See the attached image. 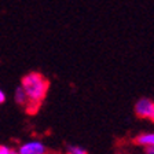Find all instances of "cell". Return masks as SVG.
<instances>
[{
  "instance_id": "1",
  "label": "cell",
  "mask_w": 154,
  "mask_h": 154,
  "mask_svg": "<svg viewBox=\"0 0 154 154\" xmlns=\"http://www.w3.org/2000/svg\"><path fill=\"white\" fill-rule=\"evenodd\" d=\"M21 87L25 91L26 98H28V103H26L25 109L29 113L37 112V109L40 107V105H42L43 100L47 96L48 87H50L48 80L42 73L30 72V73L25 74L22 77Z\"/></svg>"
},
{
  "instance_id": "2",
  "label": "cell",
  "mask_w": 154,
  "mask_h": 154,
  "mask_svg": "<svg viewBox=\"0 0 154 154\" xmlns=\"http://www.w3.org/2000/svg\"><path fill=\"white\" fill-rule=\"evenodd\" d=\"M18 154H48V149L42 140L38 139H30L21 143L17 147Z\"/></svg>"
},
{
  "instance_id": "3",
  "label": "cell",
  "mask_w": 154,
  "mask_h": 154,
  "mask_svg": "<svg viewBox=\"0 0 154 154\" xmlns=\"http://www.w3.org/2000/svg\"><path fill=\"white\" fill-rule=\"evenodd\" d=\"M154 109V102L149 98H140L138 102L135 103V114L138 116L139 119H150L151 113Z\"/></svg>"
},
{
  "instance_id": "4",
  "label": "cell",
  "mask_w": 154,
  "mask_h": 154,
  "mask_svg": "<svg viewBox=\"0 0 154 154\" xmlns=\"http://www.w3.org/2000/svg\"><path fill=\"white\" fill-rule=\"evenodd\" d=\"M135 143L142 147H149L154 144V131L151 132H143L135 138Z\"/></svg>"
},
{
  "instance_id": "5",
  "label": "cell",
  "mask_w": 154,
  "mask_h": 154,
  "mask_svg": "<svg viewBox=\"0 0 154 154\" xmlns=\"http://www.w3.org/2000/svg\"><path fill=\"white\" fill-rule=\"evenodd\" d=\"M14 99H15V102L18 103L19 106H22V107H26V103H28V98H26V94L25 91L22 90V87L19 85L18 88L15 90V92H14Z\"/></svg>"
},
{
  "instance_id": "6",
  "label": "cell",
  "mask_w": 154,
  "mask_h": 154,
  "mask_svg": "<svg viewBox=\"0 0 154 154\" xmlns=\"http://www.w3.org/2000/svg\"><path fill=\"white\" fill-rule=\"evenodd\" d=\"M66 154H88L87 150L79 144H69L66 147Z\"/></svg>"
},
{
  "instance_id": "7",
  "label": "cell",
  "mask_w": 154,
  "mask_h": 154,
  "mask_svg": "<svg viewBox=\"0 0 154 154\" xmlns=\"http://www.w3.org/2000/svg\"><path fill=\"white\" fill-rule=\"evenodd\" d=\"M14 151L15 150H13L6 144H0V154H14Z\"/></svg>"
},
{
  "instance_id": "8",
  "label": "cell",
  "mask_w": 154,
  "mask_h": 154,
  "mask_svg": "<svg viewBox=\"0 0 154 154\" xmlns=\"http://www.w3.org/2000/svg\"><path fill=\"white\" fill-rule=\"evenodd\" d=\"M4 102H6V92L0 88V105H2V103H4Z\"/></svg>"
},
{
  "instance_id": "9",
  "label": "cell",
  "mask_w": 154,
  "mask_h": 154,
  "mask_svg": "<svg viewBox=\"0 0 154 154\" xmlns=\"http://www.w3.org/2000/svg\"><path fill=\"white\" fill-rule=\"evenodd\" d=\"M144 153L146 154H154V144L153 146H149V147H144Z\"/></svg>"
},
{
  "instance_id": "10",
  "label": "cell",
  "mask_w": 154,
  "mask_h": 154,
  "mask_svg": "<svg viewBox=\"0 0 154 154\" xmlns=\"http://www.w3.org/2000/svg\"><path fill=\"white\" fill-rule=\"evenodd\" d=\"M150 120L154 122V109H153V113H151V117H150Z\"/></svg>"
},
{
  "instance_id": "11",
  "label": "cell",
  "mask_w": 154,
  "mask_h": 154,
  "mask_svg": "<svg viewBox=\"0 0 154 154\" xmlns=\"http://www.w3.org/2000/svg\"><path fill=\"white\" fill-rule=\"evenodd\" d=\"M14 154H18V153H17V151H14Z\"/></svg>"
}]
</instances>
